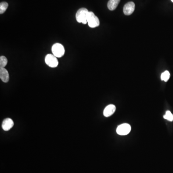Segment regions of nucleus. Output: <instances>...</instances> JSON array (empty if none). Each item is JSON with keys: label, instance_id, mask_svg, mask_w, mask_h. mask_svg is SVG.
Masks as SVG:
<instances>
[{"label": "nucleus", "instance_id": "11", "mask_svg": "<svg viewBox=\"0 0 173 173\" xmlns=\"http://www.w3.org/2000/svg\"><path fill=\"white\" fill-rule=\"evenodd\" d=\"M8 7V4L7 2H1L0 4V14H4Z\"/></svg>", "mask_w": 173, "mask_h": 173}, {"label": "nucleus", "instance_id": "7", "mask_svg": "<svg viewBox=\"0 0 173 173\" xmlns=\"http://www.w3.org/2000/svg\"><path fill=\"white\" fill-rule=\"evenodd\" d=\"M14 125V122L11 118H6L3 121L2 123V128L4 131H8L13 128Z\"/></svg>", "mask_w": 173, "mask_h": 173}, {"label": "nucleus", "instance_id": "5", "mask_svg": "<svg viewBox=\"0 0 173 173\" xmlns=\"http://www.w3.org/2000/svg\"><path fill=\"white\" fill-rule=\"evenodd\" d=\"M130 131V125L126 123L119 125L117 129V133L119 135H127Z\"/></svg>", "mask_w": 173, "mask_h": 173}, {"label": "nucleus", "instance_id": "1", "mask_svg": "<svg viewBox=\"0 0 173 173\" xmlns=\"http://www.w3.org/2000/svg\"><path fill=\"white\" fill-rule=\"evenodd\" d=\"M89 11L85 8H81L78 10L76 13V20L78 23H82L83 24H86L87 22L88 14Z\"/></svg>", "mask_w": 173, "mask_h": 173}, {"label": "nucleus", "instance_id": "9", "mask_svg": "<svg viewBox=\"0 0 173 173\" xmlns=\"http://www.w3.org/2000/svg\"><path fill=\"white\" fill-rule=\"evenodd\" d=\"M0 78L2 81L4 83H7L9 81V73L5 68H0Z\"/></svg>", "mask_w": 173, "mask_h": 173}, {"label": "nucleus", "instance_id": "6", "mask_svg": "<svg viewBox=\"0 0 173 173\" xmlns=\"http://www.w3.org/2000/svg\"><path fill=\"white\" fill-rule=\"evenodd\" d=\"M135 8V5L133 2H128L125 5L123 8V12L125 15H129L134 12Z\"/></svg>", "mask_w": 173, "mask_h": 173}, {"label": "nucleus", "instance_id": "15", "mask_svg": "<svg viewBox=\"0 0 173 173\" xmlns=\"http://www.w3.org/2000/svg\"><path fill=\"white\" fill-rule=\"evenodd\" d=\"M171 1H172V2H173V0H171Z\"/></svg>", "mask_w": 173, "mask_h": 173}, {"label": "nucleus", "instance_id": "3", "mask_svg": "<svg viewBox=\"0 0 173 173\" xmlns=\"http://www.w3.org/2000/svg\"><path fill=\"white\" fill-rule=\"evenodd\" d=\"M51 51L53 54L57 58H60L64 55L65 50L64 47L60 43H55L53 45L51 48Z\"/></svg>", "mask_w": 173, "mask_h": 173}, {"label": "nucleus", "instance_id": "8", "mask_svg": "<svg viewBox=\"0 0 173 173\" xmlns=\"http://www.w3.org/2000/svg\"><path fill=\"white\" fill-rule=\"evenodd\" d=\"M116 110V107L113 104H110L109 106H107L106 108L104 109L103 111V115L104 117H109L111 116L113 114H114Z\"/></svg>", "mask_w": 173, "mask_h": 173}, {"label": "nucleus", "instance_id": "4", "mask_svg": "<svg viewBox=\"0 0 173 173\" xmlns=\"http://www.w3.org/2000/svg\"><path fill=\"white\" fill-rule=\"evenodd\" d=\"M45 63L51 67H56L58 65V61L57 57L54 54H47L45 57Z\"/></svg>", "mask_w": 173, "mask_h": 173}, {"label": "nucleus", "instance_id": "12", "mask_svg": "<svg viewBox=\"0 0 173 173\" xmlns=\"http://www.w3.org/2000/svg\"><path fill=\"white\" fill-rule=\"evenodd\" d=\"M170 76V74L169 72L168 71H166L162 73L161 76V78L163 81L167 82L168 81V79H169Z\"/></svg>", "mask_w": 173, "mask_h": 173}, {"label": "nucleus", "instance_id": "2", "mask_svg": "<svg viewBox=\"0 0 173 173\" xmlns=\"http://www.w3.org/2000/svg\"><path fill=\"white\" fill-rule=\"evenodd\" d=\"M87 22L88 25L91 28H96L100 25L99 19L92 12H89L87 18Z\"/></svg>", "mask_w": 173, "mask_h": 173}, {"label": "nucleus", "instance_id": "10", "mask_svg": "<svg viewBox=\"0 0 173 173\" xmlns=\"http://www.w3.org/2000/svg\"><path fill=\"white\" fill-rule=\"evenodd\" d=\"M120 0H109L107 4L108 9L111 11L115 10L120 3Z\"/></svg>", "mask_w": 173, "mask_h": 173}, {"label": "nucleus", "instance_id": "14", "mask_svg": "<svg viewBox=\"0 0 173 173\" xmlns=\"http://www.w3.org/2000/svg\"><path fill=\"white\" fill-rule=\"evenodd\" d=\"M163 118L166 119L169 121H173V115L172 113H171L169 111H167L166 112V114L163 116Z\"/></svg>", "mask_w": 173, "mask_h": 173}, {"label": "nucleus", "instance_id": "13", "mask_svg": "<svg viewBox=\"0 0 173 173\" xmlns=\"http://www.w3.org/2000/svg\"><path fill=\"white\" fill-rule=\"evenodd\" d=\"M7 59L4 56L0 57V68H4L7 64Z\"/></svg>", "mask_w": 173, "mask_h": 173}]
</instances>
